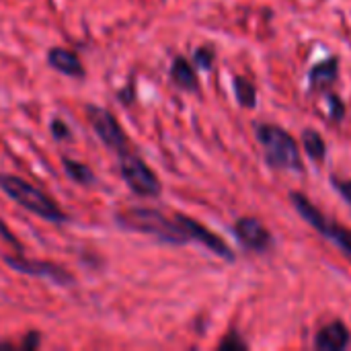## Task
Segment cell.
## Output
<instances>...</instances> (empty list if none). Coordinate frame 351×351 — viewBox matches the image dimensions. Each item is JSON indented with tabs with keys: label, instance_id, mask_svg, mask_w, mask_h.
I'll return each instance as SVG.
<instances>
[{
	"label": "cell",
	"instance_id": "cell-1",
	"mask_svg": "<svg viewBox=\"0 0 351 351\" xmlns=\"http://www.w3.org/2000/svg\"><path fill=\"white\" fill-rule=\"evenodd\" d=\"M115 222L123 230L142 232L169 245H185L191 241L177 218H169L154 208H128L115 214Z\"/></svg>",
	"mask_w": 351,
	"mask_h": 351
},
{
	"label": "cell",
	"instance_id": "cell-2",
	"mask_svg": "<svg viewBox=\"0 0 351 351\" xmlns=\"http://www.w3.org/2000/svg\"><path fill=\"white\" fill-rule=\"evenodd\" d=\"M0 189L12 202H16L21 208L33 212L35 216H39V218H43L47 222H56V224L68 222V214L45 191H41L39 187L27 183L21 177L0 173Z\"/></svg>",
	"mask_w": 351,
	"mask_h": 351
},
{
	"label": "cell",
	"instance_id": "cell-3",
	"mask_svg": "<svg viewBox=\"0 0 351 351\" xmlns=\"http://www.w3.org/2000/svg\"><path fill=\"white\" fill-rule=\"evenodd\" d=\"M255 134L265 148V160L271 169L280 171H302V158L296 140L280 125L257 123Z\"/></svg>",
	"mask_w": 351,
	"mask_h": 351
},
{
	"label": "cell",
	"instance_id": "cell-4",
	"mask_svg": "<svg viewBox=\"0 0 351 351\" xmlns=\"http://www.w3.org/2000/svg\"><path fill=\"white\" fill-rule=\"evenodd\" d=\"M119 173L128 187L140 197H156L162 191L160 179L154 175V171L130 148L119 152Z\"/></svg>",
	"mask_w": 351,
	"mask_h": 351
},
{
	"label": "cell",
	"instance_id": "cell-5",
	"mask_svg": "<svg viewBox=\"0 0 351 351\" xmlns=\"http://www.w3.org/2000/svg\"><path fill=\"white\" fill-rule=\"evenodd\" d=\"M86 115H88V121H90L93 132L99 136V140H101L107 148L115 150L117 154L130 148L128 136H125V132L121 130L119 121L115 119V115H113L111 111H107V109H103V107L88 105V107H86Z\"/></svg>",
	"mask_w": 351,
	"mask_h": 351
},
{
	"label": "cell",
	"instance_id": "cell-6",
	"mask_svg": "<svg viewBox=\"0 0 351 351\" xmlns=\"http://www.w3.org/2000/svg\"><path fill=\"white\" fill-rule=\"evenodd\" d=\"M4 263L16 271V274H25V276H35V278H47L60 286H70L74 284L72 274H68L64 267L49 263V261H37V259H25L23 253H14V255H4Z\"/></svg>",
	"mask_w": 351,
	"mask_h": 351
},
{
	"label": "cell",
	"instance_id": "cell-7",
	"mask_svg": "<svg viewBox=\"0 0 351 351\" xmlns=\"http://www.w3.org/2000/svg\"><path fill=\"white\" fill-rule=\"evenodd\" d=\"M175 218L183 224V228L187 230V234H189L191 241L202 243L204 247H208L212 253H216L218 257H222V259H226V261H234L232 249H230L218 234H214L212 230H208V228L202 226L197 220H193V218H189V216H185V214H177Z\"/></svg>",
	"mask_w": 351,
	"mask_h": 351
},
{
	"label": "cell",
	"instance_id": "cell-8",
	"mask_svg": "<svg viewBox=\"0 0 351 351\" xmlns=\"http://www.w3.org/2000/svg\"><path fill=\"white\" fill-rule=\"evenodd\" d=\"M234 232H237L239 241H241L247 249H251V251H255V253H265V251H269V247H271V243H274L269 230H267L259 220H255V218H241V220L234 224Z\"/></svg>",
	"mask_w": 351,
	"mask_h": 351
},
{
	"label": "cell",
	"instance_id": "cell-9",
	"mask_svg": "<svg viewBox=\"0 0 351 351\" xmlns=\"http://www.w3.org/2000/svg\"><path fill=\"white\" fill-rule=\"evenodd\" d=\"M351 335L341 321L323 327L315 337V348L321 351H343L350 346Z\"/></svg>",
	"mask_w": 351,
	"mask_h": 351
},
{
	"label": "cell",
	"instance_id": "cell-10",
	"mask_svg": "<svg viewBox=\"0 0 351 351\" xmlns=\"http://www.w3.org/2000/svg\"><path fill=\"white\" fill-rule=\"evenodd\" d=\"M47 64L66 74V76H72V78H82L84 76V66L82 62L78 60V56L72 51V49H66V47H51L47 51Z\"/></svg>",
	"mask_w": 351,
	"mask_h": 351
},
{
	"label": "cell",
	"instance_id": "cell-11",
	"mask_svg": "<svg viewBox=\"0 0 351 351\" xmlns=\"http://www.w3.org/2000/svg\"><path fill=\"white\" fill-rule=\"evenodd\" d=\"M339 76V60L333 56V58H327L323 62H319L311 74H308V80H311V86L313 88H329Z\"/></svg>",
	"mask_w": 351,
	"mask_h": 351
},
{
	"label": "cell",
	"instance_id": "cell-12",
	"mask_svg": "<svg viewBox=\"0 0 351 351\" xmlns=\"http://www.w3.org/2000/svg\"><path fill=\"white\" fill-rule=\"evenodd\" d=\"M290 199H292V204H294L296 212L302 216V220H304V222H308V224H311V226L321 234V232L325 230V226H327V222H329V220H327V218H325V216H323V214H321V212L311 204V199H308L306 195H302V193H296V191H294V193H290Z\"/></svg>",
	"mask_w": 351,
	"mask_h": 351
},
{
	"label": "cell",
	"instance_id": "cell-13",
	"mask_svg": "<svg viewBox=\"0 0 351 351\" xmlns=\"http://www.w3.org/2000/svg\"><path fill=\"white\" fill-rule=\"evenodd\" d=\"M171 78H173V82H175L179 88H183V90H191V93H193V90L199 88V80H197L195 70H193L191 64H189L185 58H181V56H177V58L173 60Z\"/></svg>",
	"mask_w": 351,
	"mask_h": 351
},
{
	"label": "cell",
	"instance_id": "cell-14",
	"mask_svg": "<svg viewBox=\"0 0 351 351\" xmlns=\"http://www.w3.org/2000/svg\"><path fill=\"white\" fill-rule=\"evenodd\" d=\"M62 165H64L66 175H68L74 183H78V185H95V183H97V177H95V173L90 171V167H86V165H82V162H78V160H72V158H64Z\"/></svg>",
	"mask_w": 351,
	"mask_h": 351
},
{
	"label": "cell",
	"instance_id": "cell-15",
	"mask_svg": "<svg viewBox=\"0 0 351 351\" xmlns=\"http://www.w3.org/2000/svg\"><path fill=\"white\" fill-rule=\"evenodd\" d=\"M302 142H304V150L306 154L317 160V162H323L325 160V154H327V144L323 140V136L315 130H304L302 134Z\"/></svg>",
	"mask_w": 351,
	"mask_h": 351
},
{
	"label": "cell",
	"instance_id": "cell-16",
	"mask_svg": "<svg viewBox=\"0 0 351 351\" xmlns=\"http://www.w3.org/2000/svg\"><path fill=\"white\" fill-rule=\"evenodd\" d=\"M234 84V95H237V101L245 107V109H253L257 105V88L251 80L243 78V76H237L232 80Z\"/></svg>",
	"mask_w": 351,
	"mask_h": 351
},
{
	"label": "cell",
	"instance_id": "cell-17",
	"mask_svg": "<svg viewBox=\"0 0 351 351\" xmlns=\"http://www.w3.org/2000/svg\"><path fill=\"white\" fill-rule=\"evenodd\" d=\"M193 60H195L197 68L210 70L214 66V51H212V47H197L195 53H193Z\"/></svg>",
	"mask_w": 351,
	"mask_h": 351
},
{
	"label": "cell",
	"instance_id": "cell-18",
	"mask_svg": "<svg viewBox=\"0 0 351 351\" xmlns=\"http://www.w3.org/2000/svg\"><path fill=\"white\" fill-rule=\"evenodd\" d=\"M218 348H220V351H245L247 350V343L237 333H230Z\"/></svg>",
	"mask_w": 351,
	"mask_h": 351
},
{
	"label": "cell",
	"instance_id": "cell-19",
	"mask_svg": "<svg viewBox=\"0 0 351 351\" xmlns=\"http://www.w3.org/2000/svg\"><path fill=\"white\" fill-rule=\"evenodd\" d=\"M329 109H331V119L333 121H341L346 115V105L337 95H329Z\"/></svg>",
	"mask_w": 351,
	"mask_h": 351
},
{
	"label": "cell",
	"instance_id": "cell-20",
	"mask_svg": "<svg viewBox=\"0 0 351 351\" xmlns=\"http://www.w3.org/2000/svg\"><path fill=\"white\" fill-rule=\"evenodd\" d=\"M49 132H51V136L56 138V140H70V128L66 125V121H62V119H53L51 121V125H49Z\"/></svg>",
	"mask_w": 351,
	"mask_h": 351
},
{
	"label": "cell",
	"instance_id": "cell-21",
	"mask_svg": "<svg viewBox=\"0 0 351 351\" xmlns=\"http://www.w3.org/2000/svg\"><path fill=\"white\" fill-rule=\"evenodd\" d=\"M331 183H333V187L341 193V197L351 206V181H343V179L331 177Z\"/></svg>",
	"mask_w": 351,
	"mask_h": 351
},
{
	"label": "cell",
	"instance_id": "cell-22",
	"mask_svg": "<svg viewBox=\"0 0 351 351\" xmlns=\"http://www.w3.org/2000/svg\"><path fill=\"white\" fill-rule=\"evenodd\" d=\"M0 234H2V239H4V241H6V243L12 247V249H16V253H23V245H21V243H19V241L12 237V232L6 228V224H4L2 220H0Z\"/></svg>",
	"mask_w": 351,
	"mask_h": 351
},
{
	"label": "cell",
	"instance_id": "cell-23",
	"mask_svg": "<svg viewBox=\"0 0 351 351\" xmlns=\"http://www.w3.org/2000/svg\"><path fill=\"white\" fill-rule=\"evenodd\" d=\"M39 343H41V335L37 333V331H31V333H27V337L23 339V343H21V348L23 350H37L39 348Z\"/></svg>",
	"mask_w": 351,
	"mask_h": 351
},
{
	"label": "cell",
	"instance_id": "cell-24",
	"mask_svg": "<svg viewBox=\"0 0 351 351\" xmlns=\"http://www.w3.org/2000/svg\"><path fill=\"white\" fill-rule=\"evenodd\" d=\"M117 99H119L123 105H132V101L136 99V86H134V82H130L123 90H119V93H117Z\"/></svg>",
	"mask_w": 351,
	"mask_h": 351
},
{
	"label": "cell",
	"instance_id": "cell-25",
	"mask_svg": "<svg viewBox=\"0 0 351 351\" xmlns=\"http://www.w3.org/2000/svg\"><path fill=\"white\" fill-rule=\"evenodd\" d=\"M12 346L10 343H0V350H10Z\"/></svg>",
	"mask_w": 351,
	"mask_h": 351
}]
</instances>
